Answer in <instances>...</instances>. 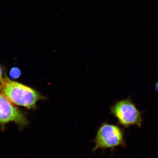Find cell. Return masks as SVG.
<instances>
[{
  "instance_id": "obj_5",
  "label": "cell",
  "mask_w": 158,
  "mask_h": 158,
  "mask_svg": "<svg viewBox=\"0 0 158 158\" xmlns=\"http://www.w3.org/2000/svg\"><path fill=\"white\" fill-rule=\"evenodd\" d=\"M20 70L18 68H12L10 72V76L13 79H17L21 76Z\"/></svg>"
},
{
  "instance_id": "obj_4",
  "label": "cell",
  "mask_w": 158,
  "mask_h": 158,
  "mask_svg": "<svg viewBox=\"0 0 158 158\" xmlns=\"http://www.w3.org/2000/svg\"><path fill=\"white\" fill-rule=\"evenodd\" d=\"M10 122H15L22 128L28 121L22 112L11 102L0 91V124L3 127Z\"/></svg>"
},
{
  "instance_id": "obj_6",
  "label": "cell",
  "mask_w": 158,
  "mask_h": 158,
  "mask_svg": "<svg viewBox=\"0 0 158 158\" xmlns=\"http://www.w3.org/2000/svg\"><path fill=\"white\" fill-rule=\"evenodd\" d=\"M4 79L3 78V72L2 69L0 66V82H2L3 81Z\"/></svg>"
},
{
  "instance_id": "obj_7",
  "label": "cell",
  "mask_w": 158,
  "mask_h": 158,
  "mask_svg": "<svg viewBox=\"0 0 158 158\" xmlns=\"http://www.w3.org/2000/svg\"><path fill=\"white\" fill-rule=\"evenodd\" d=\"M155 90L158 93V81L155 85Z\"/></svg>"
},
{
  "instance_id": "obj_1",
  "label": "cell",
  "mask_w": 158,
  "mask_h": 158,
  "mask_svg": "<svg viewBox=\"0 0 158 158\" xmlns=\"http://www.w3.org/2000/svg\"><path fill=\"white\" fill-rule=\"evenodd\" d=\"M0 90L11 102L28 109L35 108L37 102L44 98L33 89L8 78L1 82Z\"/></svg>"
},
{
  "instance_id": "obj_2",
  "label": "cell",
  "mask_w": 158,
  "mask_h": 158,
  "mask_svg": "<svg viewBox=\"0 0 158 158\" xmlns=\"http://www.w3.org/2000/svg\"><path fill=\"white\" fill-rule=\"evenodd\" d=\"M92 149L95 152L98 149L111 150L112 152L118 147L126 146L124 130L118 124L104 122L98 128Z\"/></svg>"
},
{
  "instance_id": "obj_3",
  "label": "cell",
  "mask_w": 158,
  "mask_h": 158,
  "mask_svg": "<svg viewBox=\"0 0 158 158\" xmlns=\"http://www.w3.org/2000/svg\"><path fill=\"white\" fill-rule=\"evenodd\" d=\"M110 113L117 119L119 125L125 128L131 126L141 127L142 112L136 107L130 98L116 102L110 106Z\"/></svg>"
}]
</instances>
